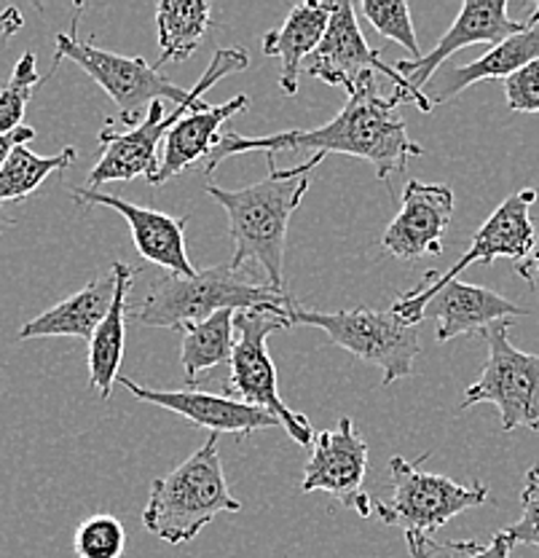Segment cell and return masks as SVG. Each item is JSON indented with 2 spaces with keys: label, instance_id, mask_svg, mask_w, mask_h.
Wrapping results in <instances>:
<instances>
[{
  "label": "cell",
  "instance_id": "1",
  "mask_svg": "<svg viewBox=\"0 0 539 558\" xmlns=\"http://www.w3.org/2000/svg\"><path fill=\"white\" fill-rule=\"evenodd\" d=\"M346 102L341 113L328 124L317 130H287L266 137H245L236 132H223L216 150L207 159V172H216L220 161L229 156L250 154V150H266V154H280V150H317V154H344L365 159L373 167L381 180H390L392 174L405 172L411 156H421L416 140H411L408 126L400 116V105L414 102L408 92L395 89L392 95H381L373 73H363L346 92Z\"/></svg>",
  "mask_w": 539,
  "mask_h": 558
},
{
  "label": "cell",
  "instance_id": "2",
  "mask_svg": "<svg viewBox=\"0 0 539 558\" xmlns=\"http://www.w3.org/2000/svg\"><path fill=\"white\" fill-rule=\"evenodd\" d=\"M269 174L258 183L240 191H225L220 185H207V194L229 215V234L234 240L231 266L242 269L245 264H258L266 271L271 288L285 290L282 264H285L287 226L301 199L309 191L311 172L320 167L322 154H315L293 170L277 167V154H266Z\"/></svg>",
  "mask_w": 539,
  "mask_h": 558
},
{
  "label": "cell",
  "instance_id": "3",
  "mask_svg": "<svg viewBox=\"0 0 539 558\" xmlns=\"http://www.w3.org/2000/svg\"><path fill=\"white\" fill-rule=\"evenodd\" d=\"M290 295L271 284L255 282L231 264L210 266L194 277L164 275L150 284L137 319L150 328L185 330L218 312L287 310Z\"/></svg>",
  "mask_w": 539,
  "mask_h": 558
},
{
  "label": "cell",
  "instance_id": "4",
  "mask_svg": "<svg viewBox=\"0 0 539 558\" xmlns=\"http://www.w3.org/2000/svg\"><path fill=\"white\" fill-rule=\"evenodd\" d=\"M229 513H242V502L225 484L218 435H210L199 451L150 484L143 523L154 537L180 545L191 543L212 519Z\"/></svg>",
  "mask_w": 539,
  "mask_h": 558
},
{
  "label": "cell",
  "instance_id": "5",
  "mask_svg": "<svg viewBox=\"0 0 539 558\" xmlns=\"http://www.w3.org/2000/svg\"><path fill=\"white\" fill-rule=\"evenodd\" d=\"M250 68V54L245 49H218L212 54L210 65H207L205 75L199 78V84L194 86V95L188 102L175 105L170 116H164V102H154L140 121V126L130 132H119L113 126H106L100 132V145L102 156L89 172V189H100L106 183H130L135 178H156L159 172V143L170 135L172 126L183 119L188 110H194L201 102V95L210 92L218 81H223L225 75L242 73V70Z\"/></svg>",
  "mask_w": 539,
  "mask_h": 558
},
{
  "label": "cell",
  "instance_id": "6",
  "mask_svg": "<svg viewBox=\"0 0 539 558\" xmlns=\"http://www.w3.org/2000/svg\"><path fill=\"white\" fill-rule=\"evenodd\" d=\"M287 314L293 325L320 328L335 347L346 349L363 363L376 365L381 371L384 387H392L395 381L414 376V363L421 352L419 330H416V325L403 323L392 310L317 312L304 310V306L290 299Z\"/></svg>",
  "mask_w": 539,
  "mask_h": 558
},
{
  "label": "cell",
  "instance_id": "7",
  "mask_svg": "<svg viewBox=\"0 0 539 558\" xmlns=\"http://www.w3.org/2000/svg\"><path fill=\"white\" fill-rule=\"evenodd\" d=\"M290 330L287 310H247L236 312L234 317V352H231V379L223 395L242 400V403L255 405V409L269 411L271 416L280 418L282 429H287L295 444L306 446L315 444V427L306 416L290 411L280 398L277 387V365L269 354V336L277 330Z\"/></svg>",
  "mask_w": 539,
  "mask_h": 558
},
{
  "label": "cell",
  "instance_id": "8",
  "mask_svg": "<svg viewBox=\"0 0 539 558\" xmlns=\"http://www.w3.org/2000/svg\"><path fill=\"white\" fill-rule=\"evenodd\" d=\"M54 65L49 75L54 73L62 60H71L84 70L86 75L97 81L108 92L110 100L119 108L121 126H140V110L150 108L154 102H175L183 105L191 100L194 89L185 92L183 86L172 84L159 68L148 65L143 57H124L113 51L95 46V38H78V16L73 20V27L68 33H57L54 38Z\"/></svg>",
  "mask_w": 539,
  "mask_h": 558
},
{
  "label": "cell",
  "instance_id": "9",
  "mask_svg": "<svg viewBox=\"0 0 539 558\" xmlns=\"http://www.w3.org/2000/svg\"><path fill=\"white\" fill-rule=\"evenodd\" d=\"M427 459H430V451L421 453L416 462H408L403 457L390 459L392 499L373 502V513L381 523L400 526L405 534H432L454 515L478 508L489 499V488L483 484L462 486L445 475L425 473L421 462Z\"/></svg>",
  "mask_w": 539,
  "mask_h": 558
},
{
  "label": "cell",
  "instance_id": "10",
  "mask_svg": "<svg viewBox=\"0 0 539 558\" xmlns=\"http://www.w3.org/2000/svg\"><path fill=\"white\" fill-rule=\"evenodd\" d=\"M513 323H497L483 333L489 341L480 379L469 384L462 409L494 403L500 409L502 429L529 427L539 433V354L520 352L510 344L507 330Z\"/></svg>",
  "mask_w": 539,
  "mask_h": 558
},
{
  "label": "cell",
  "instance_id": "11",
  "mask_svg": "<svg viewBox=\"0 0 539 558\" xmlns=\"http://www.w3.org/2000/svg\"><path fill=\"white\" fill-rule=\"evenodd\" d=\"M392 312L403 323L419 325L425 319H434L438 330L434 339L445 344L451 339H460L467 333H486L491 325L507 323L513 317H526V310L507 301L504 295L494 293L480 284H467L454 279L432 290H408L392 301Z\"/></svg>",
  "mask_w": 539,
  "mask_h": 558
},
{
  "label": "cell",
  "instance_id": "12",
  "mask_svg": "<svg viewBox=\"0 0 539 558\" xmlns=\"http://www.w3.org/2000/svg\"><path fill=\"white\" fill-rule=\"evenodd\" d=\"M529 20L515 22L507 14V0H467L462 5L460 16L454 20V25L449 27V33L438 40V46L425 54L421 60H400L395 62V70L400 78L408 84L411 97L419 105V110L430 113L432 102L425 95V89L430 86V81L438 73V68L449 60L451 54H456L460 49L475 44H502V40L513 38L520 31H526Z\"/></svg>",
  "mask_w": 539,
  "mask_h": 558
},
{
  "label": "cell",
  "instance_id": "13",
  "mask_svg": "<svg viewBox=\"0 0 539 558\" xmlns=\"http://www.w3.org/2000/svg\"><path fill=\"white\" fill-rule=\"evenodd\" d=\"M368 473V444L359 435L355 418L344 416L333 429H324L315 440L309 462L304 468L301 492H328L363 519L373 515V499L363 492Z\"/></svg>",
  "mask_w": 539,
  "mask_h": 558
},
{
  "label": "cell",
  "instance_id": "14",
  "mask_svg": "<svg viewBox=\"0 0 539 558\" xmlns=\"http://www.w3.org/2000/svg\"><path fill=\"white\" fill-rule=\"evenodd\" d=\"M368 70L370 73H384L395 84V89L408 92V84L400 78L397 70L392 65H384L381 51L368 46L363 31H359L355 5L350 0H339V3H333V16H330L328 31L322 35L320 46L315 49V54L306 57L304 73L322 81V84L344 86L350 92L359 75L368 73Z\"/></svg>",
  "mask_w": 539,
  "mask_h": 558
},
{
  "label": "cell",
  "instance_id": "15",
  "mask_svg": "<svg viewBox=\"0 0 539 558\" xmlns=\"http://www.w3.org/2000/svg\"><path fill=\"white\" fill-rule=\"evenodd\" d=\"M537 202L535 189H524L507 196L483 226L475 231L473 244L451 269L427 271L416 290H432L445 282H454L473 264H494L497 258H510L515 264L526 260L535 250V223H531V205Z\"/></svg>",
  "mask_w": 539,
  "mask_h": 558
},
{
  "label": "cell",
  "instance_id": "16",
  "mask_svg": "<svg viewBox=\"0 0 539 558\" xmlns=\"http://www.w3.org/2000/svg\"><path fill=\"white\" fill-rule=\"evenodd\" d=\"M454 205V191L449 185L408 180L400 196V213L387 226L381 247L400 260L443 255V234Z\"/></svg>",
  "mask_w": 539,
  "mask_h": 558
},
{
  "label": "cell",
  "instance_id": "17",
  "mask_svg": "<svg viewBox=\"0 0 539 558\" xmlns=\"http://www.w3.org/2000/svg\"><path fill=\"white\" fill-rule=\"evenodd\" d=\"M73 199L84 207H110L130 223L132 240H135L137 253L143 255L148 264L161 266L167 275L194 277L196 269L185 250V218H172V215L159 213V209L132 205V202L121 199V196L102 194L95 189H73Z\"/></svg>",
  "mask_w": 539,
  "mask_h": 558
},
{
  "label": "cell",
  "instance_id": "18",
  "mask_svg": "<svg viewBox=\"0 0 539 558\" xmlns=\"http://www.w3.org/2000/svg\"><path fill=\"white\" fill-rule=\"evenodd\" d=\"M119 384L143 403L159 405V409L185 416L196 427L212 429V435H250L266 427H282L280 418L271 416L269 411L255 409V405L242 403V400L229 398V395L199 392V389H154L126 379V376H119Z\"/></svg>",
  "mask_w": 539,
  "mask_h": 558
},
{
  "label": "cell",
  "instance_id": "19",
  "mask_svg": "<svg viewBox=\"0 0 539 558\" xmlns=\"http://www.w3.org/2000/svg\"><path fill=\"white\" fill-rule=\"evenodd\" d=\"M250 97L236 95L223 105H205L199 102L194 110L183 116L170 135L164 137V154H161V165L150 185H164L167 180L183 174L188 167H194L199 159H210L220 140V126L236 113L247 110Z\"/></svg>",
  "mask_w": 539,
  "mask_h": 558
},
{
  "label": "cell",
  "instance_id": "20",
  "mask_svg": "<svg viewBox=\"0 0 539 558\" xmlns=\"http://www.w3.org/2000/svg\"><path fill=\"white\" fill-rule=\"evenodd\" d=\"M539 60V14L529 16V25L526 31H520L513 38L502 40V44L491 46L480 60L469 62V65L462 68H449L443 78L434 81L430 102L443 105L449 102L451 97H456L460 92L469 89L478 81H491V78H510L513 73H518L520 68H526L529 62Z\"/></svg>",
  "mask_w": 539,
  "mask_h": 558
},
{
  "label": "cell",
  "instance_id": "21",
  "mask_svg": "<svg viewBox=\"0 0 539 558\" xmlns=\"http://www.w3.org/2000/svg\"><path fill=\"white\" fill-rule=\"evenodd\" d=\"M115 299V271L91 279L86 288L73 293L71 299L60 301L49 312L38 314L30 323L20 328V341L49 339V336H75V339L91 341L95 330L108 317Z\"/></svg>",
  "mask_w": 539,
  "mask_h": 558
},
{
  "label": "cell",
  "instance_id": "22",
  "mask_svg": "<svg viewBox=\"0 0 539 558\" xmlns=\"http://www.w3.org/2000/svg\"><path fill=\"white\" fill-rule=\"evenodd\" d=\"M330 16H333V3L306 0L290 11L280 31L266 33L264 54L280 57V89L287 97L298 92V75L304 73L306 57L315 54V49L320 46Z\"/></svg>",
  "mask_w": 539,
  "mask_h": 558
},
{
  "label": "cell",
  "instance_id": "23",
  "mask_svg": "<svg viewBox=\"0 0 539 558\" xmlns=\"http://www.w3.org/2000/svg\"><path fill=\"white\" fill-rule=\"evenodd\" d=\"M115 271V299L110 306L108 317L102 319L100 328L95 330L89 341V387H97L100 398H110L115 381H119V365L124 357L126 341V304H130L132 279L135 269L121 260L113 264Z\"/></svg>",
  "mask_w": 539,
  "mask_h": 558
},
{
  "label": "cell",
  "instance_id": "24",
  "mask_svg": "<svg viewBox=\"0 0 539 558\" xmlns=\"http://www.w3.org/2000/svg\"><path fill=\"white\" fill-rule=\"evenodd\" d=\"M75 159H78V150L73 145L57 150L54 156H38L27 145L16 148L0 170V234L11 226V220L3 215L5 205H20L30 199L51 174L65 172L75 165Z\"/></svg>",
  "mask_w": 539,
  "mask_h": 558
},
{
  "label": "cell",
  "instance_id": "25",
  "mask_svg": "<svg viewBox=\"0 0 539 558\" xmlns=\"http://www.w3.org/2000/svg\"><path fill=\"white\" fill-rule=\"evenodd\" d=\"M156 31H159V70L170 62H183L199 49L210 31V3L205 0H161L156 5Z\"/></svg>",
  "mask_w": 539,
  "mask_h": 558
},
{
  "label": "cell",
  "instance_id": "26",
  "mask_svg": "<svg viewBox=\"0 0 539 558\" xmlns=\"http://www.w3.org/2000/svg\"><path fill=\"white\" fill-rule=\"evenodd\" d=\"M234 317L236 312H218L205 323L188 325L180 344V365L194 384L205 371L231 363L234 352Z\"/></svg>",
  "mask_w": 539,
  "mask_h": 558
},
{
  "label": "cell",
  "instance_id": "27",
  "mask_svg": "<svg viewBox=\"0 0 539 558\" xmlns=\"http://www.w3.org/2000/svg\"><path fill=\"white\" fill-rule=\"evenodd\" d=\"M46 78H49V75H38L36 54H33V51L20 57V62L14 65V73H11V78L5 81V86L0 89V135H9V132L20 130L33 92H36V86L44 84Z\"/></svg>",
  "mask_w": 539,
  "mask_h": 558
},
{
  "label": "cell",
  "instance_id": "28",
  "mask_svg": "<svg viewBox=\"0 0 539 558\" xmlns=\"http://www.w3.org/2000/svg\"><path fill=\"white\" fill-rule=\"evenodd\" d=\"M124 548V523L115 519V515L97 513L75 529L73 550L78 558H121Z\"/></svg>",
  "mask_w": 539,
  "mask_h": 558
},
{
  "label": "cell",
  "instance_id": "29",
  "mask_svg": "<svg viewBox=\"0 0 539 558\" xmlns=\"http://www.w3.org/2000/svg\"><path fill=\"white\" fill-rule=\"evenodd\" d=\"M359 9H363V14L368 16L370 25L384 35V38L395 40V44L403 46V49L411 54V60L416 62L425 57L421 54L419 40H416L408 3H403V0H365Z\"/></svg>",
  "mask_w": 539,
  "mask_h": 558
},
{
  "label": "cell",
  "instance_id": "30",
  "mask_svg": "<svg viewBox=\"0 0 539 558\" xmlns=\"http://www.w3.org/2000/svg\"><path fill=\"white\" fill-rule=\"evenodd\" d=\"M520 508H524L520 519L510 523V526L504 529V534H507L513 543L535 545V548H539V464H535V468L526 473V486L524 492H520Z\"/></svg>",
  "mask_w": 539,
  "mask_h": 558
},
{
  "label": "cell",
  "instance_id": "31",
  "mask_svg": "<svg viewBox=\"0 0 539 558\" xmlns=\"http://www.w3.org/2000/svg\"><path fill=\"white\" fill-rule=\"evenodd\" d=\"M504 97L515 113H539V60L504 78Z\"/></svg>",
  "mask_w": 539,
  "mask_h": 558
},
{
  "label": "cell",
  "instance_id": "32",
  "mask_svg": "<svg viewBox=\"0 0 539 558\" xmlns=\"http://www.w3.org/2000/svg\"><path fill=\"white\" fill-rule=\"evenodd\" d=\"M405 545H408L411 558H473L483 545L475 539H449V543H438L430 534H405Z\"/></svg>",
  "mask_w": 539,
  "mask_h": 558
},
{
  "label": "cell",
  "instance_id": "33",
  "mask_svg": "<svg viewBox=\"0 0 539 558\" xmlns=\"http://www.w3.org/2000/svg\"><path fill=\"white\" fill-rule=\"evenodd\" d=\"M33 140H36V130L27 124H22L20 130L9 132V135H0V170H3V165L11 159V154H14L16 148L33 143Z\"/></svg>",
  "mask_w": 539,
  "mask_h": 558
},
{
  "label": "cell",
  "instance_id": "34",
  "mask_svg": "<svg viewBox=\"0 0 539 558\" xmlns=\"http://www.w3.org/2000/svg\"><path fill=\"white\" fill-rule=\"evenodd\" d=\"M513 539L507 537L504 532H497L494 539H491L489 545H483V548L478 550L473 558H510V550H513Z\"/></svg>",
  "mask_w": 539,
  "mask_h": 558
},
{
  "label": "cell",
  "instance_id": "35",
  "mask_svg": "<svg viewBox=\"0 0 539 558\" xmlns=\"http://www.w3.org/2000/svg\"><path fill=\"white\" fill-rule=\"evenodd\" d=\"M25 27V16L20 9L9 5V9H0V38H11Z\"/></svg>",
  "mask_w": 539,
  "mask_h": 558
},
{
  "label": "cell",
  "instance_id": "36",
  "mask_svg": "<svg viewBox=\"0 0 539 558\" xmlns=\"http://www.w3.org/2000/svg\"><path fill=\"white\" fill-rule=\"evenodd\" d=\"M515 271L526 279L529 284H535V275H539V247L531 250V255L520 264H515Z\"/></svg>",
  "mask_w": 539,
  "mask_h": 558
},
{
  "label": "cell",
  "instance_id": "37",
  "mask_svg": "<svg viewBox=\"0 0 539 558\" xmlns=\"http://www.w3.org/2000/svg\"><path fill=\"white\" fill-rule=\"evenodd\" d=\"M535 11H537V14H539V3H537V9H535Z\"/></svg>",
  "mask_w": 539,
  "mask_h": 558
}]
</instances>
